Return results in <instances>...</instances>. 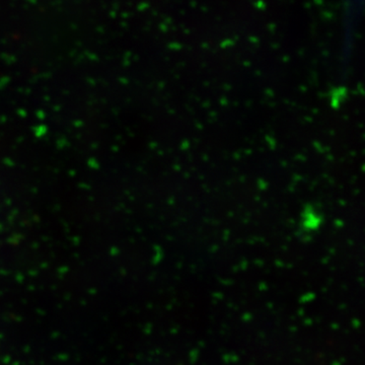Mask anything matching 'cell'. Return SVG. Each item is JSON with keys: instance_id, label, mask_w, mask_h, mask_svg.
Masks as SVG:
<instances>
[]
</instances>
